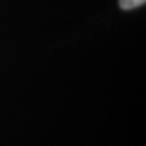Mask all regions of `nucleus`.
Here are the masks:
<instances>
[{
	"label": "nucleus",
	"instance_id": "obj_1",
	"mask_svg": "<svg viewBox=\"0 0 146 146\" xmlns=\"http://www.w3.org/2000/svg\"><path fill=\"white\" fill-rule=\"evenodd\" d=\"M146 0H118L119 3V7L123 10H131V9L139 7L144 5Z\"/></svg>",
	"mask_w": 146,
	"mask_h": 146
}]
</instances>
